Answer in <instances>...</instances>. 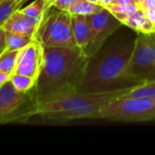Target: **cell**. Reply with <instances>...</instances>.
Returning <instances> with one entry per match:
<instances>
[{
	"instance_id": "1",
	"label": "cell",
	"mask_w": 155,
	"mask_h": 155,
	"mask_svg": "<svg viewBox=\"0 0 155 155\" xmlns=\"http://www.w3.org/2000/svg\"><path fill=\"white\" fill-rule=\"evenodd\" d=\"M90 58L79 46L44 47L40 74L33 91L37 103L78 92Z\"/></svg>"
},
{
	"instance_id": "2",
	"label": "cell",
	"mask_w": 155,
	"mask_h": 155,
	"mask_svg": "<svg viewBox=\"0 0 155 155\" xmlns=\"http://www.w3.org/2000/svg\"><path fill=\"white\" fill-rule=\"evenodd\" d=\"M134 43L129 39L117 41L97 60L90 59L78 92H110L146 83L130 75L127 70Z\"/></svg>"
},
{
	"instance_id": "3",
	"label": "cell",
	"mask_w": 155,
	"mask_h": 155,
	"mask_svg": "<svg viewBox=\"0 0 155 155\" xmlns=\"http://www.w3.org/2000/svg\"><path fill=\"white\" fill-rule=\"evenodd\" d=\"M35 39L43 47L77 46L73 32L71 14L54 5L49 6L43 15Z\"/></svg>"
},
{
	"instance_id": "4",
	"label": "cell",
	"mask_w": 155,
	"mask_h": 155,
	"mask_svg": "<svg viewBox=\"0 0 155 155\" xmlns=\"http://www.w3.org/2000/svg\"><path fill=\"white\" fill-rule=\"evenodd\" d=\"M134 87L110 92H76L57 99L40 102L36 104L34 117L45 120L51 114L76 109L94 103H109L131 91Z\"/></svg>"
},
{
	"instance_id": "5",
	"label": "cell",
	"mask_w": 155,
	"mask_h": 155,
	"mask_svg": "<svg viewBox=\"0 0 155 155\" xmlns=\"http://www.w3.org/2000/svg\"><path fill=\"white\" fill-rule=\"evenodd\" d=\"M36 104L33 88L19 92L9 79L0 86V124L27 123L34 117Z\"/></svg>"
},
{
	"instance_id": "6",
	"label": "cell",
	"mask_w": 155,
	"mask_h": 155,
	"mask_svg": "<svg viewBox=\"0 0 155 155\" xmlns=\"http://www.w3.org/2000/svg\"><path fill=\"white\" fill-rule=\"evenodd\" d=\"M100 119L113 122H154L155 97H118L103 106Z\"/></svg>"
},
{
	"instance_id": "7",
	"label": "cell",
	"mask_w": 155,
	"mask_h": 155,
	"mask_svg": "<svg viewBox=\"0 0 155 155\" xmlns=\"http://www.w3.org/2000/svg\"><path fill=\"white\" fill-rule=\"evenodd\" d=\"M127 70L144 82L155 81L154 33H138Z\"/></svg>"
},
{
	"instance_id": "8",
	"label": "cell",
	"mask_w": 155,
	"mask_h": 155,
	"mask_svg": "<svg viewBox=\"0 0 155 155\" xmlns=\"http://www.w3.org/2000/svg\"><path fill=\"white\" fill-rule=\"evenodd\" d=\"M86 16L90 26V37L84 52L91 59L100 52L106 39L123 24L105 7Z\"/></svg>"
},
{
	"instance_id": "9",
	"label": "cell",
	"mask_w": 155,
	"mask_h": 155,
	"mask_svg": "<svg viewBox=\"0 0 155 155\" xmlns=\"http://www.w3.org/2000/svg\"><path fill=\"white\" fill-rule=\"evenodd\" d=\"M44 59V47L35 39L18 53L14 74L37 79Z\"/></svg>"
},
{
	"instance_id": "10",
	"label": "cell",
	"mask_w": 155,
	"mask_h": 155,
	"mask_svg": "<svg viewBox=\"0 0 155 155\" xmlns=\"http://www.w3.org/2000/svg\"><path fill=\"white\" fill-rule=\"evenodd\" d=\"M106 104L107 103H94L76 109L56 113L46 117L45 121L64 124L81 119H100L101 110Z\"/></svg>"
},
{
	"instance_id": "11",
	"label": "cell",
	"mask_w": 155,
	"mask_h": 155,
	"mask_svg": "<svg viewBox=\"0 0 155 155\" xmlns=\"http://www.w3.org/2000/svg\"><path fill=\"white\" fill-rule=\"evenodd\" d=\"M40 21L41 20L37 18L23 14L18 8L7 19L2 28L5 32L19 33L35 36Z\"/></svg>"
},
{
	"instance_id": "12",
	"label": "cell",
	"mask_w": 155,
	"mask_h": 155,
	"mask_svg": "<svg viewBox=\"0 0 155 155\" xmlns=\"http://www.w3.org/2000/svg\"><path fill=\"white\" fill-rule=\"evenodd\" d=\"M72 26L77 46L83 50L88 44L90 37V26L87 16L77 14H71Z\"/></svg>"
},
{
	"instance_id": "13",
	"label": "cell",
	"mask_w": 155,
	"mask_h": 155,
	"mask_svg": "<svg viewBox=\"0 0 155 155\" xmlns=\"http://www.w3.org/2000/svg\"><path fill=\"white\" fill-rule=\"evenodd\" d=\"M123 25L137 31L138 33H154L155 25L145 16L142 8H139L134 14L130 15L124 22Z\"/></svg>"
},
{
	"instance_id": "14",
	"label": "cell",
	"mask_w": 155,
	"mask_h": 155,
	"mask_svg": "<svg viewBox=\"0 0 155 155\" xmlns=\"http://www.w3.org/2000/svg\"><path fill=\"white\" fill-rule=\"evenodd\" d=\"M5 37L7 51H20L35 40L33 35L12 32H5Z\"/></svg>"
},
{
	"instance_id": "15",
	"label": "cell",
	"mask_w": 155,
	"mask_h": 155,
	"mask_svg": "<svg viewBox=\"0 0 155 155\" xmlns=\"http://www.w3.org/2000/svg\"><path fill=\"white\" fill-rule=\"evenodd\" d=\"M107 10H109L118 20L123 22L135 11H137L140 7V5L137 3L128 4V5H118V4H109L104 5Z\"/></svg>"
},
{
	"instance_id": "16",
	"label": "cell",
	"mask_w": 155,
	"mask_h": 155,
	"mask_svg": "<svg viewBox=\"0 0 155 155\" xmlns=\"http://www.w3.org/2000/svg\"><path fill=\"white\" fill-rule=\"evenodd\" d=\"M104 6L100 4L93 3L88 0H76L74 4L69 8L70 14H77L83 15H90L100 12Z\"/></svg>"
},
{
	"instance_id": "17",
	"label": "cell",
	"mask_w": 155,
	"mask_h": 155,
	"mask_svg": "<svg viewBox=\"0 0 155 155\" xmlns=\"http://www.w3.org/2000/svg\"><path fill=\"white\" fill-rule=\"evenodd\" d=\"M124 98H147L155 97V81L146 82L134 86L131 91L120 96Z\"/></svg>"
},
{
	"instance_id": "18",
	"label": "cell",
	"mask_w": 155,
	"mask_h": 155,
	"mask_svg": "<svg viewBox=\"0 0 155 155\" xmlns=\"http://www.w3.org/2000/svg\"><path fill=\"white\" fill-rule=\"evenodd\" d=\"M19 51L5 50L0 55V73L13 74L15 68Z\"/></svg>"
},
{
	"instance_id": "19",
	"label": "cell",
	"mask_w": 155,
	"mask_h": 155,
	"mask_svg": "<svg viewBox=\"0 0 155 155\" xmlns=\"http://www.w3.org/2000/svg\"><path fill=\"white\" fill-rule=\"evenodd\" d=\"M10 82L17 91L25 93L30 91L35 86L36 80L26 75L13 73L10 77Z\"/></svg>"
},
{
	"instance_id": "20",
	"label": "cell",
	"mask_w": 155,
	"mask_h": 155,
	"mask_svg": "<svg viewBox=\"0 0 155 155\" xmlns=\"http://www.w3.org/2000/svg\"><path fill=\"white\" fill-rule=\"evenodd\" d=\"M46 9H47L46 5L44 0H35L33 3H31L30 5H28L27 6H25L24 8H19V10L23 14H25L28 16H31V17L37 18L39 20L42 19L43 15Z\"/></svg>"
},
{
	"instance_id": "21",
	"label": "cell",
	"mask_w": 155,
	"mask_h": 155,
	"mask_svg": "<svg viewBox=\"0 0 155 155\" xmlns=\"http://www.w3.org/2000/svg\"><path fill=\"white\" fill-rule=\"evenodd\" d=\"M18 8L16 0H2L0 2V28L3 27L7 19Z\"/></svg>"
},
{
	"instance_id": "22",
	"label": "cell",
	"mask_w": 155,
	"mask_h": 155,
	"mask_svg": "<svg viewBox=\"0 0 155 155\" xmlns=\"http://www.w3.org/2000/svg\"><path fill=\"white\" fill-rule=\"evenodd\" d=\"M76 0H54L53 5L54 7L61 9V10H65L68 11L69 8L74 4Z\"/></svg>"
},
{
	"instance_id": "23",
	"label": "cell",
	"mask_w": 155,
	"mask_h": 155,
	"mask_svg": "<svg viewBox=\"0 0 155 155\" xmlns=\"http://www.w3.org/2000/svg\"><path fill=\"white\" fill-rule=\"evenodd\" d=\"M6 50V37L5 31L0 28V55Z\"/></svg>"
},
{
	"instance_id": "24",
	"label": "cell",
	"mask_w": 155,
	"mask_h": 155,
	"mask_svg": "<svg viewBox=\"0 0 155 155\" xmlns=\"http://www.w3.org/2000/svg\"><path fill=\"white\" fill-rule=\"evenodd\" d=\"M143 12L145 14V16L155 25V7L143 10Z\"/></svg>"
},
{
	"instance_id": "25",
	"label": "cell",
	"mask_w": 155,
	"mask_h": 155,
	"mask_svg": "<svg viewBox=\"0 0 155 155\" xmlns=\"http://www.w3.org/2000/svg\"><path fill=\"white\" fill-rule=\"evenodd\" d=\"M140 7L143 10L153 8V7H155V0H143L142 2V4L140 5Z\"/></svg>"
},
{
	"instance_id": "26",
	"label": "cell",
	"mask_w": 155,
	"mask_h": 155,
	"mask_svg": "<svg viewBox=\"0 0 155 155\" xmlns=\"http://www.w3.org/2000/svg\"><path fill=\"white\" fill-rule=\"evenodd\" d=\"M12 74L9 73H0V86L3 85L5 82H7L10 77H11Z\"/></svg>"
},
{
	"instance_id": "27",
	"label": "cell",
	"mask_w": 155,
	"mask_h": 155,
	"mask_svg": "<svg viewBox=\"0 0 155 155\" xmlns=\"http://www.w3.org/2000/svg\"><path fill=\"white\" fill-rule=\"evenodd\" d=\"M136 3L135 0H114L112 4H118V5H128Z\"/></svg>"
},
{
	"instance_id": "28",
	"label": "cell",
	"mask_w": 155,
	"mask_h": 155,
	"mask_svg": "<svg viewBox=\"0 0 155 155\" xmlns=\"http://www.w3.org/2000/svg\"><path fill=\"white\" fill-rule=\"evenodd\" d=\"M114 0H99V3L100 5H102L103 6L105 5H109V4H112Z\"/></svg>"
},
{
	"instance_id": "29",
	"label": "cell",
	"mask_w": 155,
	"mask_h": 155,
	"mask_svg": "<svg viewBox=\"0 0 155 155\" xmlns=\"http://www.w3.org/2000/svg\"><path fill=\"white\" fill-rule=\"evenodd\" d=\"M44 1H45V3L46 5V8H48L49 6H51L53 5V2H54V0H44Z\"/></svg>"
},
{
	"instance_id": "30",
	"label": "cell",
	"mask_w": 155,
	"mask_h": 155,
	"mask_svg": "<svg viewBox=\"0 0 155 155\" xmlns=\"http://www.w3.org/2000/svg\"><path fill=\"white\" fill-rule=\"evenodd\" d=\"M16 1H17V3H18V6H19V8H20L21 5H23V4H24V2H25V0H16Z\"/></svg>"
},
{
	"instance_id": "31",
	"label": "cell",
	"mask_w": 155,
	"mask_h": 155,
	"mask_svg": "<svg viewBox=\"0 0 155 155\" xmlns=\"http://www.w3.org/2000/svg\"><path fill=\"white\" fill-rule=\"evenodd\" d=\"M88 1L93 2V3H96V4H98V3H99V0H88Z\"/></svg>"
},
{
	"instance_id": "32",
	"label": "cell",
	"mask_w": 155,
	"mask_h": 155,
	"mask_svg": "<svg viewBox=\"0 0 155 155\" xmlns=\"http://www.w3.org/2000/svg\"><path fill=\"white\" fill-rule=\"evenodd\" d=\"M135 2H136L137 4H139V5H140V0H135Z\"/></svg>"
},
{
	"instance_id": "33",
	"label": "cell",
	"mask_w": 155,
	"mask_h": 155,
	"mask_svg": "<svg viewBox=\"0 0 155 155\" xmlns=\"http://www.w3.org/2000/svg\"><path fill=\"white\" fill-rule=\"evenodd\" d=\"M143 0H140V5L142 4V2H143Z\"/></svg>"
},
{
	"instance_id": "34",
	"label": "cell",
	"mask_w": 155,
	"mask_h": 155,
	"mask_svg": "<svg viewBox=\"0 0 155 155\" xmlns=\"http://www.w3.org/2000/svg\"><path fill=\"white\" fill-rule=\"evenodd\" d=\"M1 1H2V0H0V2H1Z\"/></svg>"
},
{
	"instance_id": "35",
	"label": "cell",
	"mask_w": 155,
	"mask_h": 155,
	"mask_svg": "<svg viewBox=\"0 0 155 155\" xmlns=\"http://www.w3.org/2000/svg\"><path fill=\"white\" fill-rule=\"evenodd\" d=\"M154 35H155V32H154Z\"/></svg>"
}]
</instances>
